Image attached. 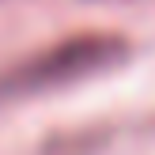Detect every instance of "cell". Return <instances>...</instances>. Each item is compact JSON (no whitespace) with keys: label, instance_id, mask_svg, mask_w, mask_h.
Returning <instances> with one entry per match:
<instances>
[{"label":"cell","instance_id":"obj_1","mask_svg":"<svg viewBox=\"0 0 155 155\" xmlns=\"http://www.w3.org/2000/svg\"><path fill=\"white\" fill-rule=\"evenodd\" d=\"M125 57H129V42L121 34L87 30V34L61 38L49 49H42L34 57L12 64L8 72H0V98H27V95L68 87V83H80L95 72L121 64Z\"/></svg>","mask_w":155,"mask_h":155}]
</instances>
